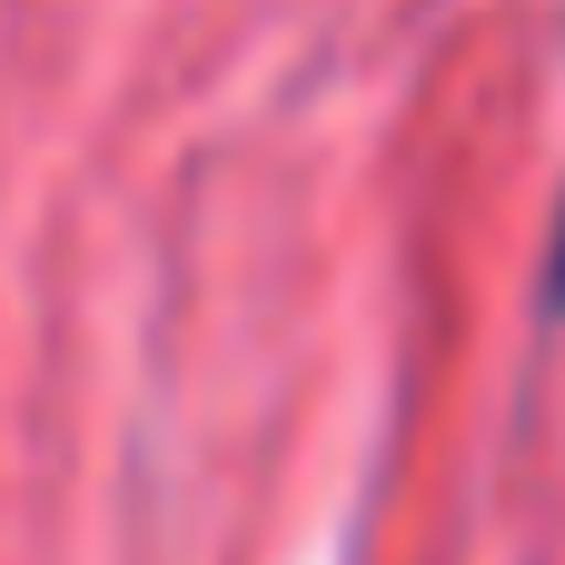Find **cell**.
Here are the masks:
<instances>
[{"mask_svg": "<svg viewBox=\"0 0 565 565\" xmlns=\"http://www.w3.org/2000/svg\"><path fill=\"white\" fill-rule=\"evenodd\" d=\"M556 298H565V268H556Z\"/></svg>", "mask_w": 565, "mask_h": 565, "instance_id": "cell-1", "label": "cell"}]
</instances>
